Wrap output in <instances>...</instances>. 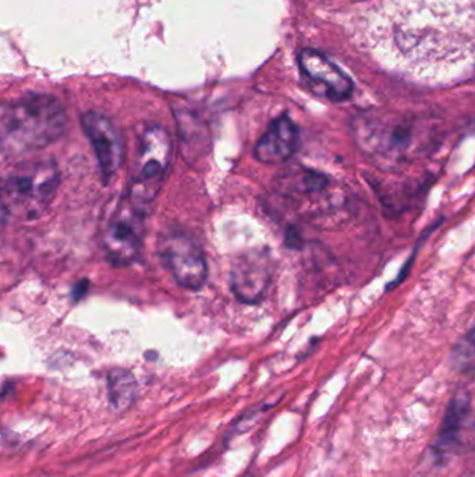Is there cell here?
I'll return each instance as SVG.
<instances>
[{"mask_svg":"<svg viewBox=\"0 0 475 477\" xmlns=\"http://www.w3.org/2000/svg\"><path fill=\"white\" fill-rule=\"evenodd\" d=\"M298 66L308 87L316 95L332 102L347 101L354 90L351 78L316 49H304L298 55Z\"/></svg>","mask_w":475,"mask_h":477,"instance_id":"obj_7","label":"cell"},{"mask_svg":"<svg viewBox=\"0 0 475 477\" xmlns=\"http://www.w3.org/2000/svg\"><path fill=\"white\" fill-rule=\"evenodd\" d=\"M365 45L406 74L475 69V0H388L364 21Z\"/></svg>","mask_w":475,"mask_h":477,"instance_id":"obj_1","label":"cell"},{"mask_svg":"<svg viewBox=\"0 0 475 477\" xmlns=\"http://www.w3.org/2000/svg\"><path fill=\"white\" fill-rule=\"evenodd\" d=\"M270 279L272 259L265 250H248L233 261L231 287L241 303H261L268 292Z\"/></svg>","mask_w":475,"mask_h":477,"instance_id":"obj_8","label":"cell"},{"mask_svg":"<svg viewBox=\"0 0 475 477\" xmlns=\"http://www.w3.org/2000/svg\"><path fill=\"white\" fill-rule=\"evenodd\" d=\"M66 124V111L57 98L27 94L3 108L1 152L18 157L42 150L63 136Z\"/></svg>","mask_w":475,"mask_h":477,"instance_id":"obj_2","label":"cell"},{"mask_svg":"<svg viewBox=\"0 0 475 477\" xmlns=\"http://www.w3.org/2000/svg\"><path fill=\"white\" fill-rule=\"evenodd\" d=\"M140 207L133 201L122 206L103 234L102 245L109 261L115 265L133 264L141 252L144 213Z\"/></svg>","mask_w":475,"mask_h":477,"instance_id":"obj_6","label":"cell"},{"mask_svg":"<svg viewBox=\"0 0 475 477\" xmlns=\"http://www.w3.org/2000/svg\"><path fill=\"white\" fill-rule=\"evenodd\" d=\"M81 127L94 150L99 171L108 180L123 162V137L108 116L95 111H88L81 116Z\"/></svg>","mask_w":475,"mask_h":477,"instance_id":"obj_9","label":"cell"},{"mask_svg":"<svg viewBox=\"0 0 475 477\" xmlns=\"http://www.w3.org/2000/svg\"><path fill=\"white\" fill-rule=\"evenodd\" d=\"M159 252L176 282L198 290L208 278V264L200 244L182 232H173L161 240Z\"/></svg>","mask_w":475,"mask_h":477,"instance_id":"obj_5","label":"cell"},{"mask_svg":"<svg viewBox=\"0 0 475 477\" xmlns=\"http://www.w3.org/2000/svg\"><path fill=\"white\" fill-rule=\"evenodd\" d=\"M59 185L60 172L53 161L20 164L3 180V211L22 221L39 218L53 201Z\"/></svg>","mask_w":475,"mask_h":477,"instance_id":"obj_3","label":"cell"},{"mask_svg":"<svg viewBox=\"0 0 475 477\" xmlns=\"http://www.w3.org/2000/svg\"><path fill=\"white\" fill-rule=\"evenodd\" d=\"M172 158V138L161 126H149L140 138V150L129 185V197L137 206H145L158 196Z\"/></svg>","mask_w":475,"mask_h":477,"instance_id":"obj_4","label":"cell"},{"mask_svg":"<svg viewBox=\"0 0 475 477\" xmlns=\"http://www.w3.org/2000/svg\"><path fill=\"white\" fill-rule=\"evenodd\" d=\"M138 392L136 377L123 369H115L108 374V398L115 411H126L130 408Z\"/></svg>","mask_w":475,"mask_h":477,"instance_id":"obj_12","label":"cell"},{"mask_svg":"<svg viewBox=\"0 0 475 477\" xmlns=\"http://www.w3.org/2000/svg\"><path fill=\"white\" fill-rule=\"evenodd\" d=\"M298 141V127L287 115H282L268 126L255 145L254 155L262 164L276 165L290 159L295 154Z\"/></svg>","mask_w":475,"mask_h":477,"instance_id":"obj_10","label":"cell"},{"mask_svg":"<svg viewBox=\"0 0 475 477\" xmlns=\"http://www.w3.org/2000/svg\"><path fill=\"white\" fill-rule=\"evenodd\" d=\"M470 411L472 405L467 392L460 391L451 399V404L441 425L438 440L435 443V448L439 453L451 450V447H453L459 441Z\"/></svg>","mask_w":475,"mask_h":477,"instance_id":"obj_11","label":"cell"},{"mask_svg":"<svg viewBox=\"0 0 475 477\" xmlns=\"http://www.w3.org/2000/svg\"><path fill=\"white\" fill-rule=\"evenodd\" d=\"M328 179L322 173H318L315 171H304L301 173H295L288 176V186L293 190L301 192V193H309V192H318L326 187Z\"/></svg>","mask_w":475,"mask_h":477,"instance_id":"obj_13","label":"cell"}]
</instances>
